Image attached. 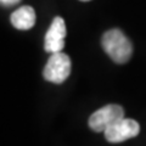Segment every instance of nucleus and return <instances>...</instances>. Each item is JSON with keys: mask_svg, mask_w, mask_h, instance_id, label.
I'll list each match as a JSON object with an SVG mask.
<instances>
[{"mask_svg": "<svg viewBox=\"0 0 146 146\" xmlns=\"http://www.w3.org/2000/svg\"><path fill=\"white\" fill-rule=\"evenodd\" d=\"M66 23L62 17H55L44 38V49L49 54L61 52L65 48Z\"/></svg>", "mask_w": 146, "mask_h": 146, "instance_id": "5", "label": "nucleus"}, {"mask_svg": "<svg viewBox=\"0 0 146 146\" xmlns=\"http://www.w3.org/2000/svg\"><path fill=\"white\" fill-rule=\"evenodd\" d=\"M124 118V110L119 105H107L95 111L89 118V127L91 130L101 133L117 121Z\"/></svg>", "mask_w": 146, "mask_h": 146, "instance_id": "3", "label": "nucleus"}, {"mask_svg": "<svg viewBox=\"0 0 146 146\" xmlns=\"http://www.w3.org/2000/svg\"><path fill=\"white\" fill-rule=\"evenodd\" d=\"M101 46L116 63H125L133 55V45L121 29H110L102 35Z\"/></svg>", "mask_w": 146, "mask_h": 146, "instance_id": "1", "label": "nucleus"}, {"mask_svg": "<svg viewBox=\"0 0 146 146\" xmlns=\"http://www.w3.org/2000/svg\"><path fill=\"white\" fill-rule=\"evenodd\" d=\"M80 1H89V0H80Z\"/></svg>", "mask_w": 146, "mask_h": 146, "instance_id": "8", "label": "nucleus"}, {"mask_svg": "<svg viewBox=\"0 0 146 146\" xmlns=\"http://www.w3.org/2000/svg\"><path fill=\"white\" fill-rule=\"evenodd\" d=\"M11 23L16 29L28 31L35 25V11L32 6H21L11 13Z\"/></svg>", "mask_w": 146, "mask_h": 146, "instance_id": "6", "label": "nucleus"}, {"mask_svg": "<svg viewBox=\"0 0 146 146\" xmlns=\"http://www.w3.org/2000/svg\"><path fill=\"white\" fill-rule=\"evenodd\" d=\"M139 131L140 125L136 121L131 119V118H122L116 123H113L112 125H110L104 131V134L108 143L117 144L128 139L135 138L139 134Z\"/></svg>", "mask_w": 146, "mask_h": 146, "instance_id": "4", "label": "nucleus"}, {"mask_svg": "<svg viewBox=\"0 0 146 146\" xmlns=\"http://www.w3.org/2000/svg\"><path fill=\"white\" fill-rule=\"evenodd\" d=\"M71 60L68 55L62 51L51 54V56L49 57L46 65L44 67L43 77L48 82H51L55 84H61L71 74Z\"/></svg>", "mask_w": 146, "mask_h": 146, "instance_id": "2", "label": "nucleus"}, {"mask_svg": "<svg viewBox=\"0 0 146 146\" xmlns=\"http://www.w3.org/2000/svg\"><path fill=\"white\" fill-rule=\"evenodd\" d=\"M21 0H0V3H1L3 6H13L18 4Z\"/></svg>", "mask_w": 146, "mask_h": 146, "instance_id": "7", "label": "nucleus"}]
</instances>
